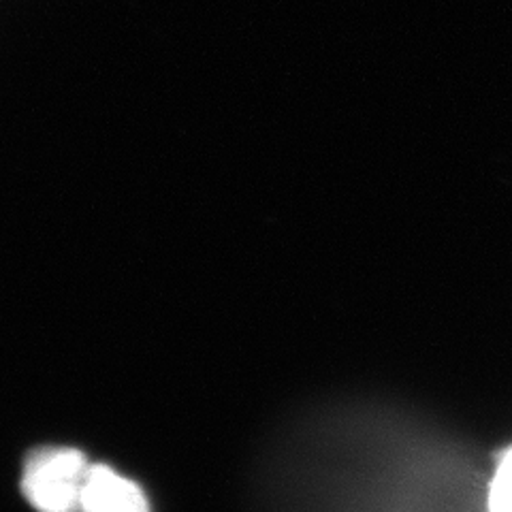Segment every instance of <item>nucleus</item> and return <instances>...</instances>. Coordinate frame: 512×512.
I'll list each match as a JSON object with an SVG mask.
<instances>
[{
  "label": "nucleus",
  "instance_id": "obj_3",
  "mask_svg": "<svg viewBox=\"0 0 512 512\" xmlns=\"http://www.w3.org/2000/svg\"><path fill=\"white\" fill-rule=\"evenodd\" d=\"M487 512H512V446L495 461L487 483Z\"/></svg>",
  "mask_w": 512,
  "mask_h": 512
},
{
  "label": "nucleus",
  "instance_id": "obj_1",
  "mask_svg": "<svg viewBox=\"0 0 512 512\" xmlns=\"http://www.w3.org/2000/svg\"><path fill=\"white\" fill-rule=\"evenodd\" d=\"M92 463L73 446H45L22 470V493L37 512H82V495Z\"/></svg>",
  "mask_w": 512,
  "mask_h": 512
},
{
  "label": "nucleus",
  "instance_id": "obj_2",
  "mask_svg": "<svg viewBox=\"0 0 512 512\" xmlns=\"http://www.w3.org/2000/svg\"><path fill=\"white\" fill-rule=\"evenodd\" d=\"M82 512H152L150 500L133 478L105 463H92L82 495Z\"/></svg>",
  "mask_w": 512,
  "mask_h": 512
}]
</instances>
